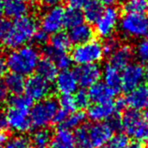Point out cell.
Wrapping results in <instances>:
<instances>
[{
	"label": "cell",
	"instance_id": "obj_26",
	"mask_svg": "<svg viewBox=\"0 0 148 148\" xmlns=\"http://www.w3.org/2000/svg\"><path fill=\"white\" fill-rule=\"evenodd\" d=\"M44 53H45V57L52 60L56 65V67L58 69H60L61 71L69 69L72 64L71 57L67 53H57L51 50L48 47L45 49Z\"/></svg>",
	"mask_w": 148,
	"mask_h": 148
},
{
	"label": "cell",
	"instance_id": "obj_8",
	"mask_svg": "<svg viewBox=\"0 0 148 148\" xmlns=\"http://www.w3.org/2000/svg\"><path fill=\"white\" fill-rule=\"evenodd\" d=\"M5 118L7 127L14 132L25 133L32 127L29 109L9 105L5 114Z\"/></svg>",
	"mask_w": 148,
	"mask_h": 148
},
{
	"label": "cell",
	"instance_id": "obj_3",
	"mask_svg": "<svg viewBox=\"0 0 148 148\" xmlns=\"http://www.w3.org/2000/svg\"><path fill=\"white\" fill-rule=\"evenodd\" d=\"M38 31V23L36 19L29 15L19 18L11 22L10 33L8 35L4 47L10 50L27 45L33 40Z\"/></svg>",
	"mask_w": 148,
	"mask_h": 148
},
{
	"label": "cell",
	"instance_id": "obj_11",
	"mask_svg": "<svg viewBox=\"0 0 148 148\" xmlns=\"http://www.w3.org/2000/svg\"><path fill=\"white\" fill-rule=\"evenodd\" d=\"M25 95L32 101H41L47 99L51 93V85L48 81L36 75H30L25 81Z\"/></svg>",
	"mask_w": 148,
	"mask_h": 148
},
{
	"label": "cell",
	"instance_id": "obj_32",
	"mask_svg": "<svg viewBox=\"0 0 148 148\" xmlns=\"http://www.w3.org/2000/svg\"><path fill=\"white\" fill-rule=\"evenodd\" d=\"M4 148H32V143L25 136L16 135L8 139Z\"/></svg>",
	"mask_w": 148,
	"mask_h": 148
},
{
	"label": "cell",
	"instance_id": "obj_28",
	"mask_svg": "<svg viewBox=\"0 0 148 148\" xmlns=\"http://www.w3.org/2000/svg\"><path fill=\"white\" fill-rule=\"evenodd\" d=\"M53 139V134L47 128H38L31 136V143L32 146L36 148H46L50 145Z\"/></svg>",
	"mask_w": 148,
	"mask_h": 148
},
{
	"label": "cell",
	"instance_id": "obj_47",
	"mask_svg": "<svg viewBox=\"0 0 148 148\" xmlns=\"http://www.w3.org/2000/svg\"><path fill=\"white\" fill-rule=\"evenodd\" d=\"M145 77L148 79V61L146 62V66L145 68Z\"/></svg>",
	"mask_w": 148,
	"mask_h": 148
},
{
	"label": "cell",
	"instance_id": "obj_5",
	"mask_svg": "<svg viewBox=\"0 0 148 148\" xmlns=\"http://www.w3.org/2000/svg\"><path fill=\"white\" fill-rule=\"evenodd\" d=\"M102 43L92 40L85 43L75 45L71 51V60L78 66L98 64L104 57Z\"/></svg>",
	"mask_w": 148,
	"mask_h": 148
},
{
	"label": "cell",
	"instance_id": "obj_19",
	"mask_svg": "<svg viewBox=\"0 0 148 148\" xmlns=\"http://www.w3.org/2000/svg\"><path fill=\"white\" fill-rule=\"evenodd\" d=\"M68 37L71 43L79 45L90 41L94 38V29L87 23H82L69 29Z\"/></svg>",
	"mask_w": 148,
	"mask_h": 148
},
{
	"label": "cell",
	"instance_id": "obj_6",
	"mask_svg": "<svg viewBox=\"0 0 148 148\" xmlns=\"http://www.w3.org/2000/svg\"><path fill=\"white\" fill-rule=\"evenodd\" d=\"M119 27L124 36L131 38H148V15L145 13H125L120 18Z\"/></svg>",
	"mask_w": 148,
	"mask_h": 148
},
{
	"label": "cell",
	"instance_id": "obj_9",
	"mask_svg": "<svg viewBox=\"0 0 148 148\" xmlns=\"http://www.w3.org/2000/svg\"><path fill=\"white\" fill-rule=\"evenodd\" d=\"M120 18V13L116 8L107 7L95 23V32L102 38H111L119 26Z\"/></svg>",
	"mask_w": 148,
	"mask_h": 148
},
{
	"label": "cell",
	"instance_id": "obj_24",
	"mask_svg": "<svg viewBox=\"0 0 148 148\" xmlns=\"http://www.w3.org/2000/svg\"><path fill=\"white\" fill-rule=\"evenodd\" d=\"M4 82H5L9 92L13 95L22 94L25 90V79L24 76L20 75V74L10 72L6 75Z\"/></svg>",
	"mask_w": 148,
	"mask_h": 148
},
{
	"label": "cell",
	"instance_id": "obj_44",
	"mask_svg": "<svg viewBox=\"0 0 148 148\" xmlns=\"http://www.w3.org/2000/svg\"><path fill=\"white\" fill-rule=\"evenodd\" d=\"M127 148H145V145H143L142 142H139V141H132L130 142L127 145Z\"/></svg>",
	"mask_w": 148,
	"mask_h": 148
},
{
	"label": "cell",
	"instance_id": "obj_50",
	"mask_svg": "<svg viewBox=\"0 0 148 148\" xmlns=\"http://www.w3.org/2000/svg\"><path fill=\"white\" fill-rule=\"evenodd\" d=\"M0 148H4V145H0Z\"/></svg>",
	"mask_w": 148,
	"mask_h": 148
},
{
	"label": "cell",
	"instance_id": "obj_27",
	"mask_svg": "<svg viewBox=\"0 0 148 148\" xmlns=\"http://www.w3.org/2000/svg\"><path fill=\"white\" fill-rule=\"evenodd\" d=\"M103 10V5H101L97 0H92L88 5L84 8V19L89 24H95L98 21V19L101 16Z\"/></svg>",
	"mask_w": 148,
	"mask_h": 148
},
{
	"label": "cell",
	"instance_id": "obj_34",
	"mask_svg": "<svg viewBox=\"0 0 148 148\" xmlns=\"http://www.w3.org/2000/svg\"><path fill=\"white\" fill-rule=\"evenodd\" d=\"M134 54L139 61H148V38H142L137 42L134 48Z\"/></svg>",
	"mask_w": 148,
	"mask_h": 148
},
{
	"label": "cell",
	"instance_id": "obj_18",
	"mask_svg": "<svg viewBox=\"0 0 148 148\" xmlns=\"http://www.w3.org/2000/svg\"><path fill=\"white\" fill-rule=\"evenodd\" d=\"M88 95L90 101L95 103H107L112 102L116 95V91L107 86L104 83H97L89 87Z\"/></svg>",
	"mask_w": 148,
	"mask_h": 148
},
{
	"label": "cell",
	"instance_id": "obj_38",
	"mask_svg": "<svg viewBox=\"0 0 148 148\" xmlns=\"http://www.w3.org/2000/svg\"><path fill=\"white\" fill-rule=\"evenodd\" d=\"M103 46V50H104V53L105 54H110L112 53V52H114V51L117 49L119 47V43H118V41L115 40V38H106V40H105V42L102 44Z\"/></svg>",
	"mask_w": 148,
	"mask_h": 148
},
{
	"label": "cell",
	"instance_id": "obj_12",
	"mask_svg": "<svg viewBox=\"0 0 148 148\" xmlns=\"http://www.w3.org/2000/svg\"><path fill=\"white\" fill-rule=\"evenodd\" d=\"M145 78V68L139 63H130L121 71V88L130 92L143 84Z\"/></svg>",
	"mask_w": 148,
	"mask_h": 148
},
{
	"label": "cell",
	"instance_id": "obj_42",
	"mask_svg": "<svg viewBox=\"0 0 148 148\" xmlns=\"http://www.w3.org/2000/svg\"><path fill=\"white\" fill-rule=\"evenodd\" d=\"M7 69L8 68H7V63H6V58L0 53V79L6 74Z\"/></svg>",
	"mask_w": 148,
	"mask_h": 148
},
{
	"label": "cell",
	"instance_id": "obj_4",
	"mask_svg": "<svg viewBox=\"0 0 148 148\" xmlns=\"http://www.w3.org/2000/svg\"><path fill=\"white\" fill-rule=\"evenodd\" d=\"M120 127L134 141H146L148 138V111H127L120 118Z\"/></svg>",
	"mask_w": 148,
	"mask_h": 148
},
{
	"label": "cell",
	"instance_id": "obj_49",
	"mask_svg": "<svg viewBox=\"0 0 148 148\" xmlns=\"http://www.w3.org/2000/svg\"><path fill=\"white\" fill-rule=\"evenodd\" d=\"M146 141H147V146H146V147L148 148V138H147V140H146Z\"/></svg>",
	"mask_w": 148,
	"mask_h": 148
},
{
	"label": "cell",
	"instance_id": "obj_43",
	"mask_svg": "<svg viewBox=\"0 0 148 148\" xmlns=\"http://www.w3.org/2000/svg\"><path fill=\"white\" fill-rule=\"evenodd\" d=\"M62 1H63V0H38V2H40L42 6H45L48 8L59 5Z\"/></svg>",
	"mask_w": 148,
	"mask_h": 148
},
{
	"label": "cell",
	"instance_id": "obj_22",
	"mask_svg": "<svg viewBox=\"0 0 148 148\" xmlns=\"http://www.w3.org/2000/svg\"><path fill=\"white\" fill-rule=\"evenodd\" d=\"M36 71L38 76L51 83V82H54L56 80L58 74V68L52 60L45 57L43 59H40Z\"/></svg>",
	"mask_w": 148,
	"mask_h": 148
},
{
	"label": "cell",
	"instance_id": "obj_29",
	"mask_svg": "<svg viewBox=\"0 0 148 148\" xmlns=\"http://www.w3.org/2000/svg\"><path fill=\"white\" fill-rule=\"evenodd\" d=\"M86 115L84 112L81 111H75L71 112V114H68V116L66 117L65 121L62 123L60 126L61 127L68 128V130H73V128H78L81 127L82 125H84Z\"/></svg>",
	"mask_w": 148,
	"mask_h": 148
},
{
	"label": "cell",
	"instance_id": "obj_46",
	"mask_svg": "<svg viewBox=\"0 0 148 148\" xmlns=\"http://www.w3.org/2000/svg\"><path fill=\"white\" fill-rule=\"evenodd\" d=\"M6 127H7V122H6L5 114L0 112V131H4Z\"/></svg>",
	"mask_w": 148,
	"mask_h": 148
},
{
	"label": "cell",
	"instance_id": "obj_45",
	"mask_svg": "<svg viewBox=\"0 0 148 148\" xmlns=\"http://www.w3.org/2000/svg\"><path fill=\"white\" fill-rule=\"evenodd\" d=\"M98 2H99L101 5H105L107 7H111V6H114V4L117 3L119 0H97Z\"/></svg>",
	"mask_w": 148,
	"mask_h": 148
},
{
	"label": "cell",
	"instance_id": "obj_41",
	"mask_svg": "<svg viewBox=\"0 0 148 148\" xmlns=\"http://www.w3.org/2000/svg\"><path fill=\"white\" fill-rule=\"evenodd\" d=\"M9 90L7 88L5 82L0 79V104L5 102L9 98Z\"/></svg>",
	"mask_w": 148,
	"mask_h": 148
},
{
	"label": "cell",
	"instance_id": "obj_14",
	"mask_svg": "<svg viewBox=\"0 0 148 148\" xmlns=\"http://www.w3.org/2000/svg\"><path fill=\"white\" fill-rule=\"evenodd\" d=\"M124 101L125 105L130 108V110L137 112L148 111V86L141 84L133 90L127 92Z\"/></svg>",
	"mask_w": 148,
	"mask_h": 148
},
{
	"label": "cell",
	"instance_id": "obj_39",
	"mask_svg": "<svg viewBox=\"0 0 148 148\" xmlns=\"http://www.w3.org/2000/svg\"><path fill=\"white\" fill-rule=\"evenodd\" d=\"M92 0H66L69 9L73 10H84V8L88 5Z\"/></svg>",
	"mask_w": 148,
	"mask_h": 148
},
{
	"label": "cell",
	"instance_id": "obj_30",
	"mask_svg": "<svg viewBox=\"0 0 148 148\" xmlns=\"http://www.w3.org/2000/svg\"><path fill=\"white\" fill-rule=\"evenodd\" d=\"M123 7L126 13H145L148 3L146 0H126Z\"/></svg>",
	"mask_w": 148,
	"mask_h": 148
},
{
	"label": "cell",
	"instance_id": "obj_40",
	"mask_svg": "<svg viewBox=\"0 0 148 148\" xmlns=\"http://www.w3.org/2000/svg\"><path fill=\"white\" fill-rule=\"evenodd\" d=\"M33 40L38 45H44V44H46V42H48V34L44 32L43 30L38 29V31L36 32V34H35V36L33 38Z\"/></svg>",
	"mask_w": 148,
	"mask_h": 148
},
{
	"label": "cell",
	"instance_id": "obj_20",
	"mask_svg": "<svg viewBox=\"0 0 148 148\" xmlns=\"http://www.w3.org/2000/svg\"><path fill=\"white\" fill-rule=\"evenodd\" d=\"M132 52L131 48L127 45H120L114 52H112L109 57V65L112 66L115 69L122 71L128 64H130L132 59Z\"/></svg>",
	"mask_w": 148,
	"mask_h": 148
},
{
	"label": "cell",
	"instance_id": "obj_17",
	"mask_svg": "<svg viewBox=\"0 0 148 148\" xmlns=\"http://www.w3.org/2000/svg\"><path fill=\"white\" fill-rule=\"evenodd\" d=\"M28 0H2L3 13L9 19H16L26 16L29 11Z\"/></svg>",
	"mask_w": 148,
	"mask_h": 148
},
{
	"label": "cell",
	"instance_id": "obj_36",
	"mask_svg": "<svg viewBox=\"0 0 148 148\" xmlns=\"http://www.w3.org/2000/svg\"><path fill=\"white\" fill-rule=\"evenodd\" d=\"M74 99H75V102L77 105V108L80 109H84L89 106L90 104V98H89L88 92L84 90V89H81V90H77L74 93Z\"/></svg>",
	"mask_w": 148,
	"mask_h": 148
},
{
	"label": "cell",
	"instance_id": "obj_31",
	"mask_svg": "<svg viewBox=\"0 0 148 148\" xmlns=\"http://www.w3.org/2000/svg\"><path fill=\"white\" fill-rule=\"evenodd\" d=\"M84 15L83 12L79 10L69 9L65 12V26L68 28H71L78 25L84 23Z\"/></svg>",
	"mask_w": 148,
	"mask_h": 148
},
{
	"label": "cell",
	"instance_id": "obj_37",
	"mask_svg": "<svg viewBox=\"0 0 148 148\" xmlns=\"http://www.w3.org/2000/svg\"><path fill=\"white\" fill-rule=\"evenodd\" d=\"M11 22L8 19H0V45H4L10 33Z\"/></svg>",
	"mask_w": 148,
	"mask_h": 148
},
{
	"label": "cell",
	"instance_id": "obj_25",
	"mask_svg": "<svg viewBox=\"0 0 148 148\" xmlns=\"http://www.w3.org/2000/svg\"><path fill=\"white\" fill-rule=\"evenodd\" d=\"M71 44L68 34L58 32L52 35V37L50 38L48 48L57 53H67L71 47Z\"/></svg>",
	"mask_w": 148,
	"mask_h": 148
},
{
	"label": "cell",
	"instance_id": "obj_48",
	"mask_svg": "<svg viewBox=\"0 0 148 148\" xmlns=\"http://www.w3.org/2000/svg\"><path fill=\"white\" fill-rule=\"evenodd\" d=\"M3 14V7H2V0H0V19Z\"/></svg>",
	"mask_w": 148,
	"mask_h": 148
},
{
	"label": "cell",
	"instance_id": "obj_23",
	"mask_svg": "<svg viewBox=\"0 0 148 148\" xmlns=\"http://www.w3.org/2000/svg\"><path fill=\"white\" fill-rule=\"evenodd\" d=\"M104 84L117 92L121 88V71L107 64L102 71Z\"/></svg>",
	"mask_w": 148,
	"mask_h": 148
},
{
	"label": "cell",
	"instance_id": "obj_10",
	"mask_svg": "<svg viewBox=\"0 0 148 148\" xmlns=\"http://www.w3.org/2000/svg\"><path fill=\"white\" fill-rule=\"evenodd\" d=\"M65 9L60 5L48 8L40 18L41 30L48 35L61 32L62 28L65 27Z\"/></svg>",
	"mask_w": 148,
	"mask_h": 148
},
{
	"label": "cell",
	"instance_id": "obj_13",
	"mask_svg": "<svg viewBox=\"0 0 148 148\" xmlns=\"http://www.w3.org/2000/svg\"><path fill=\"white\" fill-rule=\"evenodd\" d=\"M78 84L83 88H89L99 83L102 77V71L97 64L78 66L74 71Z\"/></svg>",
	"mask_w": 148,
	"mask_h": 148
},
{
	"label": "cell",
	"instance_id": "obj_16",
	"mask_svg": "<svg viewBox=\"0 0 148 148\" xmlns=\"http://www.w3.org/2000/svg\"><path fill=\"white\" fill-rule=\"evenodd\" d=\"M56 90L61 96L63 95H73L78 89V81L76 79L74 71L69 69H65L58 72L54 80Z\"/></svg>",
	"mask_w": 148,
	"mask_h": 148
},
{
	"label": "cell",
	"instance_id": "obj_35",
	"mask_svg": "<svg viewBox=\"0 0 148 148\" xmlns=\"http://www.w3.org/2000/svg\"><path fill=\"white\" fill-rule=\"evenodd\" d=\"M128 143L130 141H128L127 136L120 133L112 135V137L102 148H127Z\"/></svg>",
	"mask_w": 148,
	"mask_h": 148
},
{
	"label": "cell",
	"instance_id": "obj_1",
	"mask_svg": "<svg viewBox=\"0 0 148 148\" xmlns=\"http://www.w3.org/2000/svg\"><path fill=\"white\" fill-rule=\"evenodd\" d=\"M114 131L109 122L82 125L73 133L76 148H102L112 137Z\"/></svg>",
	"mask_w": 148,
	"mask_h": 148
},
{
	"label": "cell",
	"instance_id": "obj_33",
	"mask_svg": "<svg viewBox=\"0 0 148 148\" xmlns=\"http://www.w3.org/2000/svg\"><path fill=\"white\" fill-rule=\"evenodd\" d=\"M58 109L62 112H66L67 114H71L75 112L77 109V105L74 99V97L72 95H63L61 96L57 101Z\"/></svg>",
	"mask_w": 148,
	"mask_h": 148
},
{
	"label": "cell",
	"instance_id": "obj_21",
	"mask_svg": "<svg viewBox=\"0 0 148 148\" xmlns=\"http://www.w3.org/2000/svg\"><path fill=\"white\" fill-rule=\"evenodd\" d=\"M50 148H76L74 134L65 127H59L53 136Z\"/></svg>",
	"mask_w": 148,
	"mask_h": 148
},
{
	"label": "cell",
	"instance_id": "obj_7",
	"mask_svg": "<svg viewBox=\"0 0 148 148\" xmlns=\"http://www.w3.org/2000/svg\"><path fill=\"white\" fill-rule=\"evenodd\" d=\"M58 111V103L56 99L47 98L31 107L30 121L31 125L37 128H45L53 122Z\"/></svg>",
	"mask_w": 148,
	"mask_h": 148
},
{
	"label": "cell",
	"instance_id": "obj_15",
	"mask_svg": "<svg viewBox=\"0 0 148 148\" xmlns=\"http://www.w3.org/2000/svg\"><path fill=\"white\" fill-rule=\"evenodd\" d=\"M119 110L115 105V102L107 103H95L88 107L87 116L94 122L110 121L115 116H117Z\"/></svg>",
	"mask_w": 148,
	"mask_h": 148
},
{
	"label": "cell",
	"instance_id": "obj_2",
	"mask_svg": "<svg viewBox=\"0 0 148 148\" xmlns=\"http://www.w3.org/2000/svg\"><path fill=\"white\" fill-rule=\"evenodd\" d=\"M40 61L38 50L31 45L10 50L6 57L7 68L10 72L20 74L22 76H30L36 71Z\"/></svg>",
	"mask_w": 148,
	"mask_h": 148
}]
</instances>
